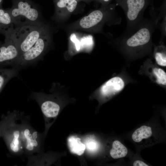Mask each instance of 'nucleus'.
<instances>
[{
	"label": "nucleus",
	"instance_id": "obj_1",
	"mask_svg": "<svg viewBox=\"0 0 166 166\" xmlns=\"http://www.w3.org/2000/svg\"><path fill=\"white\" fill-rule=\"evenodd\" d=\"M150 19H144L133 31L123 33L114 42L131 54H138L150 49L152 34L157 28L158 21L156 15L151 13Z\"/></svg>",
	"mask_w": 166,
	"mask_h": 166
},
{
	"label": "nucleus",
	"instance_id": "obj_2",
	"mask_svg": "<svg viewBox=\"0 0 166 166\" xmlns=\"http://www.w3.org/2000/svg\"><path fill=\"white\" fill-rule=\"evenodd\" d=\"M51 28L49 24L44 21L15 27L10 34L18 46L20 56L30 49Z\"/></svg>",
	"mask_w": 166,
	"mask_h": 166
},
{
	"label": "nucleus",
	"instance_id": "obj_3",
	"mask_svg": "<svg viewBox=\"0 0 166 166\" xmlns=\"http://www.w3.org/2000/svg\"><path fill=\"white\" fill-rule=\"evenodd\" d=\"M116 4H110L91 12L80 19L77 23L80 28L93 29L101 32L105 24L109 25H118L121 19L115 10Z\"/></svg>",
	"mask_w": 166,
	"mask_h": 166
},
{
	"label": "nucleus",
	"instance_id": "obj_4",
	"mask_svg": "<svg viewBox=\"0 0 166 166\" xmlns=\"http://www.w3.org/2000/svg\"><path fill=\"white\" fill-rule=\"evenodd\" d=\"M12 7L7 9L15 27L43 21L39 6L31 0H11Z\"/></svg>",
	"mask_w": 166,
	"mask_h": 166
},
{
	"label": "nucleus",
	"instance_id": "obj_5",
	"mask_svg": "<svg viewBox=\"0 0 166 166\" xmlns=\"http://www.w3.org/2000/svg\"><path fill=\"white\" fill-rule=\"evenodd\" d=\"M117 6L124 10L127 25L124 34L131 33L139 26L144 19V14L153 0H115Z\"/></svg>",
	"mask_w": 166,
	"mask_h": 166
},
{
	"label": "nucleus",
	"instance_id": "obj_6",
	"mask_svg": "<svg viewBox=\"0 0 166 166\" xmlns=\"http://www.w3.org/2000/svg\"><path fill=\"white\" fill-rule=\"evenodd\" d=\"M51 28L43 34L30 49L20 56L13 67L19 69L35 63L42 57L51 43Z\"/></svg>",
	"mask_w": 166,
	"mask_h": 166
},
{
	"label": "nucleus",
	"instance_id": "obj_7",
	"mask_svg": "<svg viewBox=\"0 0 166 166\" xmlns=\"http://www.w3.org/2000/svg\"><path fill=\"white\" fill-rule=\"evenodd\" d=\"M19 116L10 120L3 129L1 135L10 152L15 155L24 153L21 136L20 124L16 123Z\"/></svg>",
	"mask_w": 166,
	"mask_h": 166
},
{
	"label": "nucleus",
	"instance_id": "obj_8",
	"mask_svg": "<svg viewBox=\"0 0 166 166\" xmlns=\"http://www.w3.org/2000/svg\"><path fill=\"white\" fill-rule=\"evenodd\" d=\"M20 124L21 138L24 152L31 156L39 153L40 137L38 132L28 123L23 122Z\"/></svg>",
	"mask_w": 166,
	"mask_h": 166
},
{
	"label": "nucleus",
	"instance_id": "obj_9",
	"mask_svg": "<svg viewBox=\"0 0 166 166\" xmlns=\"http://www.w3.org/2000/svg\"><path fill=\"white\" fill-rule=\"evenodd\" d=\"M10 33L5 36L4 43H0V65H14L18 61L20 53Z\"/></svg>",
	"mask_w": 166,
	"mask_h": 166
},
{
	"label": "nucleus",
	"instance_id": "obj_10",
	"mask_svg": "<svg viewBox=\"0 0 166 166\" xmlns=\"http://www.w3.org/2000/svg\"><path fill=\"white\" fill-rule=\"evenodd\" d=\"M133 141L142 146L151 145L158 142V135L155 129L149 125H144L136 129L132 135Z\"/></svg>",
	"mask_w": 166,
	"mask_h": 166
},
{
	"label": "nucleus",
	"instance_id": "obj_11",
	"mask_svg": "<svg viewBox=\"0 0 166 166\" xmlns=\"http://www.w3.org/2000/svg\"><path fill=\"white\" fill-rule=\"evenodd\" d=\"M30 97L39 105L44 116L46 118H55L58 114L60 110L58 104L53 100L46 99L42 93L33 92Z\"/></svg>",
	"mask_w": 166,
	"mask_h": 166
},
{
	"label": "nucleus",
	"instance_id": "obj_12",
	"mask_svg": "<svg viewBox=\"0 0 166 166\" xmlns=\"http://www.w3.org/2000/svg\"><path fill=\"white\" fill-rule=\"evenodd\" d=\"M55 13L53 19L57 22H63L76 9L77 2L76 0H54Z\"/></svg>",
	"mask_w": 166,
	"mask_h": 166
},
{
	"label": "nucleus",
	"instance_id": "obj_13",
	"mask_svg": "<svg viewBox=\"0 0 166 166\" xmlns=\"http://www.w3.org/2000/svg\"><path fill=\"white\" fill-rule=\"evenodd\" d=\"M124 86V82L121 78L116 77L110 79L101 86V94L105 97L114 95L121 90Z\"/></svg>",
	"mask_w": 166,
	"mask_h": 166
},
{
	"label": "nucleus",
	"instance_id": "obj_14",
	"mask_svg": "<svg viewBox=\"0 0 166 166\" xmlns=\"http://www.w3.org/2000/svg\"><path fill=\"white\" fill-rule=\"evenodd\" d=\"M15 26L8 10L0 7V33L5 35L11 33Z\"/></svg>",
	"mask_w": 166,
	"mask_h": 166
},
{
	"label": "nucleus",
	"instance_id": "obj_15",
	"mask_svg": "<svg viewBox=\"0 0 166 166\" xmlns=\"http://www.w3.org/2000/svg\"><path fill=\"white\" fill-rule=\"evenodd\" d=\"M67 142L69 149L71 153L79 156L84 153L85 146L81 142L79 138L71 136L68 138Z\"/></svg>",
	"mask_w": 166,
	"mask_h": 166
},
{
	"label": "nucleus",
	"instance_id": "obj_16",
	"mask_svg": "<svg viewBox=\"0 0 166 166\" xmlns=\"http://www.w3.org/2000/svg\"><path fill=\"white\" fill-rule=\"evenodd\" d=\"M19 69L13 67L9 69H0V93L8 81L18 74Z\"/></svg>",
	"mask_w": 166,
	"mask_h": 166
},
{
	"label": "nucleus",
	"instance_id": "obj_17",
	"mask_svg": "<svg viewBox=\"0 0 166 166\" xmlns=\"http://www.w3.org/2000/svg\"><path fill=\"white\" fill-rule=\"evenodd\" d=\"M128 152L127 148L120 141L115 140L113 142L110 152V155L113 158L117 159L124 157Z\"/></svg>",
	"mask_w": 166,
	"mask_h": 166
},
{
	"label": "nucleus",
	"instance_id": "obj_18",
	"mask_svg": "<svg viewBox=\"0 0 166 166\" xmlns=\"http://www.w3.org/2000/svg\"><path fill=\"white\" fill-rule=\"evenodd\" d=\"M160 44L155 48L154 56L156 63L159 65L165 66L166 65V50L165 46L162 44V41Z\"/></svg>",
	"mask_w": 166,
	"mask_h": 166
},
{
	"label": "nucleus",
	"instance_id": "obj_19",
	"mask_svg": "<svg viewBox=\"0 0 166 166\" xmlns=\"http://www.w3.org/2000/svg\"><path fill=\"white\" fill-rule=\"evenodd\" d=\"M153 73L156 78L157 82L160 84L165 85L166 84V74L162 69L157 68H154Z\"/></svg>",
	"mask_w": 166,
	"mask_h": 166
},
{
	"label": "nucleus",
	"instance_id": "obj_20",
	"mask_svg": "<svg viewBox=\"0 0 166 166\" xmlns=\"http://www.w3.org/2000/svg\"><path fill=\"white\" fill-rule=\"evenodd\" d=\"M85 146L88 150L91 152L95 151L98 148L97 142L92 138H89L86 140Z\"/></svg>",
	"mask_w": 166,
	"mask_h": 166
},
{
	"label": "nucleus",
	"instance_id": "obj_21",
	"mask_svg": "<svg viewBox=\"0 0 166 166\" xmlns=\"http://www.w3.org/2000/svg\"><path fill=\"white\" fill-rule=\"evenodd\" d=\"M11 115L8 113L7 114L3 117L2 120L0 121V137H1L2 131L6 125L10 121L11 118Z\"/></svg>",
	"mask_w": 166,
	"mask_h": 166
},
{
	"label": "nucleus",
	"instance_id": "obj_22",
	"mask_svg": "<svg viewBox=\"0 0 166 166\" xmlns=\"http://www.w3.org/2000/svg\"><path fill=\"white\" fill-rule=\"evenodd\" d=\"M134 166H148V165L144 162L140 160H136L133 163Z\"/></svg>",
	"mask_w": 166,
	"mask_h": 166
},
{
	"label": "nucleus",
	"instance_id": "obj_23",
	"mask_svg": "<svg viewBox=\"0 0 166 166\" xmlns=\"http://www.w3.org/2000/svg\"><path fill=\"white\" fill-rule=\"evenodd\" d=\"M111 0H98V1L102 5V7H105L109 5Z\"/></svg>",
	"mask_w": 166,
	"mask_h": 166
},
{
	"label": "nucleus",
	"instance_id": "obj_24",
	"mask_svg": "<svg viewBox=\"0 0 166 166\" xmlns=\"http://www.w3.org/2000/svg\"><path fill=\"white\" fill-rule=\"evenodd\" d=\"M3 0H0V7L1 6Z\"/></svg>",
	"mask_w": 166,
	"mask_h": 166
},
{
	"label": "nucleus",
	"instance_id": "obj_25",
	"mask_svg": "<svg viewBox=\"0 0 166 166\" xmlns=\"http://www.w3.org/2000/svg\"><path fill=\"white\" fill-rule=\"evenodd\" d=\"M76 0V1H79V0Z\"/></svg>",
	"mask_w": 166,
	"mask_h": 166
},
{
	"label": "nucleus",
	"instance_id": "obj_26",
	"mask_svg": "<svg viewBox=\"0 0 166 166\" xmlns=\"http://www.w3.org/2000/svg\"></svg>",
	"mask_w": 166,
	"mask_h": 166
}]
</instances>
